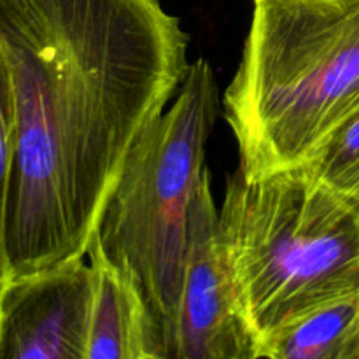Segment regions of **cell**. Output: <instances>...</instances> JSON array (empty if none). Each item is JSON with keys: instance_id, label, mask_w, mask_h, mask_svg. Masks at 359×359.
I'll use <instances>...</instances> for the list:
<instances>
[{"instance_id": "cell-1", "label": "cell", "mask_w": 359, "mask_h": 359, "mask_svg": "<svg viewBox=\"0 0 359 359\" xmlns=\"http://www.w3.org/2000/svg\"><path fill=\"white\" fill-rule=\"evenodd\" d=\"M16 146L11 276L86 258L133 147L188 74L161 0H0Z\"/></svg>"}, {"instance_id": "cell-2", "label": "cell", "mask_w": 359, "mask_h": 359, "mask_svg": "<svg viewBox=\"0 0 359 359\" xmlns=\"http://www.w3.org/2000/svg\"><path fill=\"white\" fill-rule=\"evenodd\" d=\"M224 116L245 175L305 165L359 112V0H252Z\"/></svg>"}, {"instance_id": "cell-3", "label": "cell", "mask_w": 359, "mask_h": 359, "mask_svg": "<svg viewBox=\"0 0 359 359\" xmlns=\"http://www.w3.org/2000/svg\"><path fill=\"white\" fill-rule=\"evenodd\" d=\"M219 237L259 354L287 323L359 291V200L305 165L231 174Z\"/></svg>"}, {"instance_id": "cell-4", "label": "cell", "mask_w": 359, "mask_h": 359, "mask_svg": "<svg viewBox=\"0 0 359 359\" xmlns=\"http://www.w3.org/2000/svg\"><path fill=\"white\" fill-rule=\"evenodd\" d=\"M216 116L214 70L198 58L133 147L95 233L105 255L135 277L167 359H175L189 207Z\"/></svg>"}, {"instance_id": "cell-5", "label": "cell", "mask_w": 359, "mask_h": 359, "mask_svg": "<svg viewBox=\"0 0 359 359\" xmlns=\"http://www.w3.org/2000/svg\"><path fill=\"white\" fill-rule=\"evenodd\" d=\"M175 359H259L258 339L242 311L221 244L219 210L207 168L189 207Z\"/></svg>"}, {"instance_id": "cell-6", "label": "cell", "mask_w": 359, "mask_h": 359, "mask_svg": "<svg viewBox=\"0 0 359 359\" xmlns=\"http://www.w3.org/2000/svg\"><path fill=\"white\" fill-rule=\"evenodd\" d=\"M91 293L88 258L11 279L0 297V359H86Z\"/></svg>"}, {"instance_id": "cell-7", "label": "cell", "mask_w": 359, "mask_h": 359, "mask_svg": "<svg viewBox=\"0 0 359 359\" xmlns=\"http://www.w3.org/2000/svg\"><path fill=\"white\" fill-rule=\"evenodd\" d=\"M86 258L93 279L86 359H167L133 273L112 262L97 237Z\"/></svg>"}, {"instance_id": "cell-8", "label": "cell", "mask_w": 359, "mask_h": 359, "mask_svg": "<svg viewBox=\"0 0 359 359\" xmlns=\"http://www.w3.org/2000/svg\"><path fill=\"white\" fill-rule=\"evenodd\" d=\"M359 359V291L311 309L263 346L259 359Z\"/></svg>"}, {"instance_id": "cell-9", "label": "cell", "mask_w": 359, "mask_h": 359, "mask_svg": "<svg viewBox=\"0 0 359 359\" xmlns=\"http://www.w3.org/2000/svg\"><path fill=\"white\" fill-rule=\"evenodd\" d=\"M16 146V109L11 67L0 44V297L9 286L11 265L7 256V214H9L11 177Z\"/></svg>"}, {"instance_id": "cell-10", "label": "cell", "mask_w": 359, "mask_h": 359, "mask_svg": "<svg viewBox=\"0 0 359 359\" xmlns=\"http://www.w3.org/2000/svg\"><path fill=\"white\" fill-rule=\"evenodd\" d=\"M305 167L319 181L359 200V112L333 132Z\"/></svg>"}]
</instances>
